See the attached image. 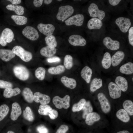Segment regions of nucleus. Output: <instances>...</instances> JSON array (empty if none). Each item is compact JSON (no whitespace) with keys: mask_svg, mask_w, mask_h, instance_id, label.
<instances>
[{"mask_svg":"<svg viewBox=\"0 0 133 133\" xmlns=\"http://www.w3.org/2000/svg\"><path fill=\"white\" fill-rule=\"evenodd\" d=\"M61 81L65 86L71 89L75 88L77 85L75 79L66 76H62Z\"/></svg>","mask_w":133,"mask_h":133,"instance_id":"4be33fe9","label":"nucleus"},{"mask_svg":"<svg viewBox=\"0 0 133 133\" xmlns=\"http://www.w3.org/2000/svg\"><path fill=\"white\" fill-rule=\"evenodd\" d=\"M36 130L39 133H49L48 129L45 126L41 125L37 127Z\"/></svg>","mask_w":133,"mask_h":133,"instance_id":"a18cd8bd","label":"nucleus"},{"mask_svg":"<svg viewBox=\"0 0 133 133\" xmlns=\"http://www.w3.org/2000/svg\"><path fill=\"white\" fill-rule=\"evenodd\" d=\"M37 28L40 32L47 36L52 35L55 30L54 26L51 24H39Z\"/></svg>","mask_w":133,"mask_h":133,"instance_id":"9b49d317","label":"nucleus"},{"mask_svg":"<svg viewBox=\"0 0 133 133\" xmlns=\"http://www.w3.org/2000/svg\"><path fill=\"white\" fill-rule=\"evenodd\" d=\"M115 82L117 85L123 92H125L128 88V83L127 80L121 76L116 77Z\"/></svg>","mask_w":133,"mask_h":133,"instance_id":"5701e85b","label":"nucleus"},{"mask_svg":"<svg viewBox=\"0 0 133 133\" xmlns=\"http://www.w3.org/2000/svg\"><path fill=\"white\" fill-rule=\"evenodd\" d=\"M82 110L83 111V119L85 118L87 115L93 111V108L89 101H86Z\"/></svg>","mask_w":133,"mask_h":133,"instance_id":"e433bc0d","label":"nucleus"},{"mask_svg":"<svg viewBox=\"0 0 133 133\" xmlns=\"http://www.w3.org/2000/svg\"><path fill=\"white\" fill-rule=\"evenodd\" d=\"M68 42L71 45L75 46H84L86 43L85 39L81 36L78 34H73L70 36Z\"/></svg>","mask_w":133,"mask_h":133,"instance_id":"ddd939ff","label":"nucleus"},{"mask_svg":"<svg viewBox=\"0 0 133 133\" xmlns=\"http://www.w3.org/2000/svg\"><path fill=\"white\" fill-rule=\"evenodd\" d=\"M101 117L96 112H92L88 114L85 118V123L88 125H93L95 122L99 121Z\"/></svg>","mask_w":133,"mask_h":133,"instance_id":"a211bd4d","label":"nucleus"},{"mask_svg":"<svg viewBox=\"0 0 133 133\" xmlns=\"http://www.w3.org/2000/svg\"><path fill=\"white\" fill-rule=\"evenodd\" d=\"M115 22L121 31L124 33L127 32L131 25L130 19L124 17H118L116 20Z\"/></svg>","mask_w":133,"mask_h":133,"instance_id":"1a4fd4ad","label":"nucleus"},{"mask_svg":"<svg viewBox=\"0 0 133 133\" xmlns=\"http://www.w3.org/2000/svg\"><path fill=\"white\" fill-rule=\"evenodd\" d=\"M12 51L15 55L19 57L24 62H29L32 59L33 56L31 53L25 50L21 46H15L12 49Z\"/></svg>","mask_w":133,"mask_h":133,"instance_id":"f03ea898","label":"nucleus"},{"mask_svg":"<svg viewBox=\"0 0 133 133\" xmlns=\"http://www.w3.org/2000/svg\"><path fill=\"white\" fill-rule=\"evenodd\" d=\"M10 1L13 5H17L20 4L21 2V0H8Z\"/></svg>","mask_w":133,"mask_h":133,"instance_id":"603ef678","label":"nucleus"},{"mask_svg":"<svg viewBox=\"0 0 133 133\" xmlns=\"http://www.w3.org/2000/svg\"><path fill=\"white\" fill-rule=\"evenodd\" d=\"M22 113V110L20 105L17 102L13 103L12 105V110L10 118L13 121L17 120Z\"/></svg>","mask_w":133,"mask_h":133,"instance_id":"dca6fc26","label":"nucleus"},{"mask_svg":"<svg viewBox=\"0 0 133 133\" xmlns=\"http://www.w3.org/2000/svg\"><path fill=\"white\" fill-rule=\"evenodd\" d=\"M57 1H62V0H57Z\"/></svg>","mask_w":133,"mask_h":133,"instance_id":"4d7b16f0","label":"nucleus"},{"mask_svg":"<svg viewBox=\"0 0 133 133\" xmlns=\"http://www.w3.org/2000/svg\"><path fill=\"white\" fill-rule=\"evenodd\" d=\"M74 12L73 7L70 5H66L60 7L56 15L58 20L63 21L71 16Z\"/></svg>","mask_w":133,"mask_h":133,"instance_id":"f257e3e1","label":"nucleus"},{"mask_svg":"<svg viewBox=\"0 0 133 133\" xmlns=\"http://www.w3.org/2000/svg\"><path fill=\"white\" fill-rule=\"evenodd\" d=\"M23 116L25 119L29 121H33L34 119L33 112L29 106H27L23 111Z\"/></svg>","mask_w":133,"mask_h":133,"instance_id":"f704fd0d","label":"nucleus"},{"mask_svg":"<svg viewBox=\"0 0 133 133\" xmlns=\"http://www.w3.org/2000/svg\"><path fill=\"white\" fill-rule=\"evenodd\" d=\"M48 115L51 119H55L58 116V112L56 110L54 109H52Z\"/></svg>","mask_w":133,"mask_h":133,"instance_id":"de8ad7c7","label":"nucleus"},{"mask_svg":"<svg viewBox=\"0 0 133 133\" xmlns=\"http://www.w3.org/2000/svg\"><path fill=\"white\" fill-rule=\"evenodd\" d=\"M56 52V50L55 48L48 46L42 48L40 51L41 55L48 57L53 56Z\"/></svg>","mask_w":133,"mask_h":133,"instance_id":"412c9836","label":"nucleus"},{"mask_svg":"<svg viewBox=\"0 0 133 133\" xmlns=\"http://www.w3.org/2000/svg\"><path fill=\"white\" fill-rule=\"evenodd\" d=\"M13 71L15 76L20 80L25 81L29 78V71L23 66L18 65L15 66L13 67Z\"/></svg>","mask_w":133,"mask_h":133,"instance_id":"7ed1b4c3","label":"nucleus"},{"mask_svg":"<svg viewBox=\"0 0 133 133\" xmlns=\"http://www.w3.org/2000/svg\"><path fill=\"white\" fill-rule=\"evenodd\" d=\"M88 12L91 17L93 18L98 17V19L100 20H102L105 15L104 11L100 10L97 5L93 3L91 4L89 6Z\"/></svg>","mask_w":133,"mask_h":133,"instance_id":"423d86ee","label":"nucleus"},{"mask_svg":"<svg viewBox=\"0 0 133 133\" xmlns=\"http://www.w3.org/2000/svg\"><path fill=\"white\" fill-rule=\"evenodd\" d=\"M128 39L130 44L133 46V27H131L129 31Z\"/></svg>","mask_w":133,"mask_h":133,"instance_id":"49530a36","label":"nucleus"},{"mask_svg":"<svg viewBox=\"0 0 133 133\" xmlns=\"http://www.w3.org/2000/svg\"><path fill=\"white\" fill-rule=\"evenodd\" d=\"M116 133H131V132L127 130H123L118 131Z\"/></svg>","mask_w":133,"mask_h":133,"instance_id":"864d4df0","label":"nucleus"},{"mask_svg":"<svg viewBox=\"0 0 133 133\" xmlns=\"http://www.w3.org/2000/svg\"><path fill=\"white\" fill-rule=\"evenodd\" d=\"M52 109V108L47 104H41L38 110L39 113L41 115H49Z\"/></svg>","mask_w":133,"mask_h":133,"instance_id":"c9c22d12","label":"nucleus"},{"mask_svg":"<svg viewBox=\"0 0 133 133\" xmlns=\"http://www.w3.org/2000/svg\"><path fill=\"white\" fill-rule=\"evenodd\" d=\"M86 101L84 99H82L77 103L74 104L72 108V111L74 112H78L82 110Z\"/></svg>","mask_w":133,"mask_h":133,"instance_id":"58836bf2","label":"nucleus"},{"mask_svg":"<svg viewBox=\"0 0 133 133\" xmlns=\"http://www.w3.org/2000/svg\"><path fill=\"white\" fill-rule=\"evenodd\" d=\"M6 8L8 10L14 11L18 15H22L24 13V8L21 5L9 4L6 6Z\"/></svg>","mask_w":133,"mask_h":133,"instance_id":"c85d7f7f","label":"nucleus"},{"mask_svg":"<svg viewBox=\"0 0 133 133\" xmlns=\"http://www.w3.org/2000/svg\"><path fill=\"white\" fill-rule=\"evenodd\" d=\"M123 107L124 109L127 113L129 115H133V103L131 100H127L123 102Z\"/></svg>","mask_w":133,"mask_h":133,"instance_id":"473e14b6","label":"nucleus"},{"mask_svg":"<svg viewBox=\"0 0 133 133\" xmlns=\"http://www.w3.org/2000/svg\"><path fill=\"white\" fill-rule=\"evenodd\" d=\"M23 34L28 39L32 41L37 40L39 35L37 30L33 27L27 26L23 30Z\"/></svg>","mask_w":133,"mask_h":133,"instance_id":"6e6552de","label":"nucleus"},{"mask_svg":"<svg viewBox=\"0 0 133 133\" xmlns=\"http://www.w3.org/2000/svg\"><path fill=\"white\" fill-rule=\"evenodd\" d=\"M70 97L69 96L66 95L62 98L58 96L54 97L52 99V102L55 107L59 109L63 108L67 109L70 106Z\"/></svg>","mask_w":133,"mask_h":133,"instance_id":"20e7f679","label":"nucleus"},{"mask_svg":"<svg viewBox=\"0 0 133 133\" xmlns=\"http://www.w3.org/2000/svg\"><path fill=\"white\" fill-rule=\"evenodd\" d=\"M102 25L101 21L96 18H93L90 19L87 24L88 28L90 30L99 29Z\"/></svg>","mask_w":133,"mask_h":133,"instance_id":"aec40b11","label":"nucleus"},{"mask_svg":"<svg viewBox=\"0 0 133 133\" xmlns=\"http://www.w3.org/2000/svg\"><path fill=\"white\" fill-rule=\"evenodd\" d=\"M119 71L121 73L127 75L133 73V64L129 62L122 66L120 68Z\"/></svg>","mask_w":133,"mask_h":133,"instance_id":"bb28decb","label":"nucleus"},{"mask_svg":"<svg viewBox=\"0 0 133 133\" xmlns=\"http://www.w3.org/2000/svg\"><path fill=\"white\" fill-rule=\"evenodd\" d=\"M22 94L25 100L29 103H32L33 101V95L29 88H24L22 91Z\"/></svg>","mask_w":133,"mask_h":133,"instance_id":"cd10ccee","label":"nucleus"},{"mask_svg":"<svg viewBox=\"0 0 133 133\" xmlns=\"http://www.w3.org/2000/svg\"><path fill=\"white\" fill-rule=\"evenodd\" d=\"M13 85L12 83L3 80H0V88L6 89L8 88H12Z\"/></svg>","mask_w":133,"mask_h":133,"instance_id":"37998d69","label":"nucleus"},{"mask_svg":"<svg viewBox=\"0 0 133 133\" xmlns=\"http://www.w3.org/2000/svg\"><path fill=\"white\" fill-rule=\"evenodd\" d=\"M102 81L100 78H95L92 80L90 85V90L94 92L102 86Z\"/></svg>","mask_w":133,"mask_h":133,"instance_id":"c756f323","label":"nucleus"},{"mask_svg":"<svg viewBox=\"0 0 133 133\" xmlns=\"http://www.w3.org/2000/svg\"><path fill=\"white\" fill-rule=\"evenodd\" d=\"M14 37V33L11 30L8 28L4 29L0 36V44L3 46H6L7 43H10L12 41Z\"/></svg>","mask_w":133,"mask_h":133,"instance_id":"39448f33","label":"nucleus"},{"mask_svg":"<svg viewBox=\"0 0 133 133\" xmlns=\"http://www.w3.org/2000/svg\"><path fill=\"white\" fill-rule=\"evenodd\" d=\"M7 133H15L14 132L11 131H8Z\"/></svg>","mask_w":133,"mask_h":133,"instance_id":"6e6d98bb","label":"nucleus"},{"mask_svg":"<svg viewBox=\"0 0 133 133\" xmlns=\"http://www.w3.org/2000/svg\"><path fill=\"white\" fill-rule=\"evenodd\" d=\"M20 92V90L18 87H16L14 88H8L5 89L4 90L3 96L5 98H10L19 95Z\"/></svg>","mask_w":133,"mask_h":133,"instance_id":"393cba45","label":"nucleus"},{"mask_svg":"<svg viewBox=\"0 0 133 133\" xmlns=\"http://www.w3.org/2000/svg\"><path fill=\"white\" fill-rule=\"evenodd\" d=\"M108 89L110 97L112 99H116L121 95V90L117 85L113 82H111L108 85Z\"/></svg>","mask_w":133,"mask_h":133,"instance_id":"f8f14e48","label":"nucleus"},{"mask_svg":"<svg viewBox=\"0 0 133 133\" xmlns=\"http://www.w3.org/2000/svg\"><path fill=\"white\" fill-rule=\"evenodd\" d=\"M103 42L104 45L107 49L111 50H117L120 47V43L118 41L113 40L108 36L105 37Z\"/></svg>","mask_w":133,"mask_h":133,"instance_id":"4468645a","label":"nucleus"},{"mask_svg":"<svg viewBox=\"0 0 133 133\" xmlns=\"http://www.w3.org/2000/svg\"><path fill=\"white\" fill-rule=\"evenodd\" d=\"M12 19L17 25H22L25 24L27 22L28 19L26 17L18 15H12Z\"/></svg>","mask_w":133,"mask_h":133,"instance_id":"7c9ffc66","label":"nucleus"},{"mask_svg":"<svg viewBox=\"0 0 133 133\" xmlns=\"http://www.w3.org/2000/svg\"><path fill=\"white\" fill-rule=\"evenodd\" d=\"M9 110L8 106L6 104H3L0 106V121L6 116Z\"/></svg>","mask_w":133,"mask_h":133,"instance_id":"79ce46f5","label":"nucleus"},{"mask_svg":"<svg viewBox=\"0 0 133 133\" xmlns=\"http://www.w3.org/2000/svg\"><path fill=\"white\" fill-rule=\"evenodd\" d=\"M84 19L83 15L77 14L69 18L65 21V23L67 26L75 25L77 26H81L83 24Z\"/></svg>","mask_w":133,"mask_h":133,"instance_id":"9d476101","label":"nucleus"},{"mask_svg":"<svg viewBox=\"0 0 133 133\" xmlns=\"http://www.w3.org/2000/svg\"><path fill=\"white\" fill-rule=\"evenodd\" d=\"M46 73L45 68L42 67L37 68L35 71V75L36 77L40 80H43L45 78Z\"/></svg>","mask_w":133,"mask_h":133,"instance_id":"4c0bfd02","label":"nucleus"},{"mask_svg":"<svg viewBox=\"0 0 133 133\" xmlns=\"http://www.w3.org/2000/svg\"><path fill=\"white\" fill-rule=\"evenodd\" d=\"M33 101L41 104H47L50 101V98L49 96L39 92H35L33 95Z\"/></svg>","mask_w":133,"mask_h":133,"instance_id":"2eb2a0df","label":"nucleus"},{"mask_svg":"<svg viewBox=\"0 0 133 133\" xmlns=\"http://www.w3.org/2000/svg\"><path fill=\"white\" fill-rule=\"evenodd\" d=\"M61 60V59L60 58L56 56L47 59V61L50 63L59 62Z\"/></svg>","mask_w":133,"mask_h":133,"instance_id":"09e8293b","label":"nucleus"},{"mask_svg":"<svg viewBox=\"0 0 133 133\" xmlns=\"http://www.w3.org/2000/svg\"><path fill=\"white\" fill-rule=\"evenodd\" d=\"M46 43L48 46L55 47L57 45V43L55 37L51 35L46 36L45 38Z\"/></svg>","mask_w":133,"mask_h":133,"instance_id":"ea45409f","label":"nucleus"},{"mask_svg":"<svg viewBox=\"0 0 133 133\" xmlns=\"http://www.w3.org/2000/svg\"><path fill=\"white\" fill-rule=\"evenodd\" d=\"M97 97L102 111L106 114L109 113L111 110V105L105 95L100 92L98 94Z\"/></svg>","mask_w":133,"mask_h":133,"instance_id":"0eeeda50","label":"nucleus"},{"mask_svg":"<svg viewBox=\"0 0 133 133\" xmlns=\"http://www.w3.org/2000/svg\"><path fill=\"white\" fill-rule=\"evenodd\" d=\"M92 69L88 66H85L82 70L81 75L82 78L87 83L90 82L92 73Z\"/></svg>","mask_w":133,"mask_h":133,"instance_id":"b1692460","label":"nucleus"},{"mask_svg":"<svg viewBox=\"0 0 133 133\" xmlns=\"http://www.w3.org/2000/svg\"><path fill=\"white\" fill-rule=\"evenodd\" d=\"M121 1L120 0H109L108 1L111 5L114 6L118 4Z\"/></svg>","mask_w":133,"mask_h":133,"instance_id":"3c124183","label":"nucleus"},{"mask_svg":"<svg viewBox=\"0 0 133 133\" xmlns=\"http://www.w3.org/2000/svg\"><path fill=\"white\" fill-rule=\"evenodd\" d=\"M116 116L118 119L124 123L128 122L130 119L129 115L123 109H120L117 112Z\"/></svg>","mask_w":133,"mask_h":133,"instance_id":"a878e982","label":"nucleus"},{"mask_svg":"<svg viewBox=\"0 0 133 133\" xmlns=\"http://www.w3.org/2000/svg\"><path fill=\"white\" fill-rule=\"evenodd\" d=\"M125 54L121 51L116 52L111 58V63L113 66H116L119 65L124 59Z\"/></svg>","mask_w":133,"mask_h":133,"instance_id":"6ab92c4d","label":"nucleus"},{"mask_svg":"<svg viewBox=\"0 0 133 133\" xmlns=\"http://www.w3.org/2000/svg\"><path fill=\"white\" fill-rule=\"evenodd\" d=\"M43 2L42 0H34L33 1V4L35 7H39L42 4Z\"/></svg>","mask_w":133,"mask_h":133,"instance_id":"8fccbe9b","label":"nucleus"},{"mask_svg":"<svg viewBox=\"0 0 133 133\" xmlns=\"http://www.w3.org/2000/svg\"></svg>","mask_w":133,"mask_h":133,"instance_id":"bf43d9fd","label":"nucleus"},{"mask_svg":"<svg viewBox=\"0 0 133 133\" xmlns=\"http://www.w3.org/2000/svg\"><path fill=\"white\" fill-rule=\"evenodd\" d=\"M111 63L110 54L108 52H106L104 54L101 61L102 66L104 68L108 69L110 67Z\"/></svg>","mask_w":133,"mask_h":133,"instance_id":"2f4dec72","label":"nucleus"},{"mask_svg":"<svg viewBox=\"0 0 133 133\" xmlns=\"http://www.w3.org/2000/svg\"><path fill=\"white\" fill-rule=\"evenodd\" d=\"M15 56L12 50L4 49H0V58L3 61L7 62Z\"/></svg>","mask_w":133,"mask_h":133,"instance_id":"f3484780","label":"nucleus"},{"mask_svg":"<svg viewBox=\"0 0 133 133\" xmlns=\"http://www.w3.org/2000/svg\"><path fill=\"white\" fill-rule=\"evenodd\" d=\"M69 129L68 126L66 125H62L60 126L55 133H66Z\"/></svg>","mask_w":133,"mask_h":133,"instance_id":"c03bdc74","label":"nucleus"},{"mask_svg":"<svg viewBox=\"0 0 133 133\" xmlns=\"http://www.w3.org/2000/svg\"><path fill=\"white\" fill-rule=\"evenodd\" d=\"M52 0H44V3L46 4H49L52 1Z\"/></svg>","mask_w":133,"mask_h":133,"instance_id":"5fc2aeb1","label":"nucleus"},{"mask_svg":"<svg viewBox=\"0 0 133 133\" xmlns=\"http://www.w3.org/2000/svg\"><path fill=\"white\" fill-rule=\"evenodd\" d=\"M133 77L132 78V81H133Z\"/></svg>","mask_w":133,"mask_h":133,"instance_id":"13d9d810","label":"nucleus"},{"mask_svg":"<svg viewBox=\"0 0 133 133\" xmlns=\"http://www.w3.org/2000/svg\"><path fill=\"white\" fill-rule=\"evenodd\" d=\"M65 68L64 66L59 65L55 67H51L48 70L50 74L53 75H58L64 72L65 70Z\"/></svg>","mask_w":133,"mask_h":133,"instance_id":"72a5a7b5","label":"nucleus"},{"mask_svg":"<svg viewBox=\"0 0 133 133\" xmlns=\"http://www.w3.org/2000/svg\"><path fill=\"white\" fill-rule=\"evenodd\" d=\"M64 65L65 67L67 69H69L72 67L73 63L72 56L68 54L66 55L64 59Z\"/></svg>","mask_w":133,"mask_h":133,"instance_id":"a19ab883","label":"nucleus"}]
</instances>
